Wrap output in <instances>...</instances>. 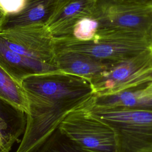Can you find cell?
Wrapping results in <instances>:
<instances>
[{
  "label": "cell",
  "mask_w": 152,
  "mask_h": 152,
  "mask_svg": "<svg viewBox=\"0 0 152 152\" xmlns=\"http://www.w3.org/2000/svg\"><path fill=\"white\" fill-rule=\"evenodd\" d=\"M90 102L87 108L113 131L116 152H152V111L98 107Z\"/></svg>",
  "instance_id": "1"
},
{
  "label": "cell",
  "mask_w": 152,
  "mask_h": 152,
  "mask_svg": "<svg viewBox=\"0 0 152 152\" xmlns=\"http://www.w3.org/2000/svg\"><path fill=\"white\" fill-rule=\"evenodd\" d=\"M58 128L84 152H116L113 131L86 104L70 112Z\"/></svg>",
  "instance_id": "4"
},
{
  "label": "cell",
  "mask_w": 152,
  "mask_h": 152,
  "mask_svg": "<svg viewBox=\"0 0 152 152\" xmlns=\"http://www.w3.org/2000/svg\"><path fill=\"white\" fill-rule=\"evenodd\" d=\"M0 37L14 52L58 67L55 61L53 38L46 30L45 25L36 24L2 30H0Z\"/></svg>",
  "instance_id": "6"
},
{
  "label": "cell",
  "mask_w": 152,
  "mask_h": 152,
  "mask_svg": "<svg viewBox=\"0 0 152 152\" xmlns=\"http://www.w3.org/2000/svg\"><path fill=\"white\" fill-rule=\"evenodd\" d=\"M0 68L21 84L28 75L59 71L56 66L22 56L10 49L0 37Z\"/></svg>",
  "instance_id": "8"
},
{
  "label": "cell",
  "mask_w": 152,
  "mask_h": 152,
  "mask_svg": "<svg viewBox=\"0 0 152 152\" xmlns=\"http://www.w3.org/2000/svg\"><path fill=\"white\" fill-rule=\"evenodd\" d=\"M91 17L98 23L96 34H115L151 40L150 5L98 0Z\"/></svg>",
  "instance_id": "2"
},
{
  "label": "cell",
  "mask_w": 152,
  "mask_h": 152,
  "mask_svg": "<svg viewBox=\"0 0 152 152\" xmlns=\"http://www.w3.org/2000/svg\"><path fill=\"white\" fill-rule=\"evenodd\" d=\"M151 8V11H152V4L150 5ZM150 49L152 50V33H151V40H150Z\"/></svg>",
  "instance_id": "19"
},
{
  "label": "cell",
  "mask_w": 152,
  "mask_h": 152,
  "mask_svg": "<svg viewBox=\"0 0 152 152\" xmlns=\"http://www.w3.org/2000/svg\"><path fill=\"white\" fill-rule=\"evenodd\" d=\"M23 125L14 124V117L10 118L0 111V152H10L11 147L23 131Z\"/></svg>",
  "instance_id": "13"
},
{
  "label": "cell",
  "mask_w": 152,
  "mask_h": 152,
  "mask_svg": "<svg viewBox=\"0 0 152 152\" xmlns=\"http://www.w3.org/2000/svg\"><path fill=\"white\" fill-rule=\"evenodd\" d=\"M7 15V12L3 10V8L0 5V30L3 25V23L5 20V18Z\"/></svg>",
  "instance_id": "18"
},
{
  "label": "cell",
  "mask_w": 152,
  "mask_h": 152,
  "mask_svg": "<svg viewBox=\"0 0 152 152\" xmlns=\"http://www.w3.org/2000/svg\"><path fill=\"white\" fill-rule=\"evenodd\" d=\"M97 28L98 23L96 20L92 17H86L75 25L72 37L81 41L90 40L96 35Z\"/></svg>",
  "instance_id": "15"
},
{
  "label": "cell",
  "mask_w": 152,
  "mask_h": 152,
  "mask_svg": "<svg viewBox=\"0 0 152 152\" xmlns=\"http://www.w3.org/2000/svg\"><path fill=\"white\" fill-rule=\"evenodd\" d=\"M95 96H110L152 81L150 48L119 62L90 80Z\"/></svg>",
  "instance_id": "5"
},
{
  "label": "cell",
  "mask_w": 152,
  "mask_h": 152,
  "mask_svg": "<svg viewBox=\"0 0 152 152\" xmlns=\"http://www.w3.org/2000/svg\"><path fill=\"white\" fill-rule=\"evenodd\" d=\"M98 0H57L45 24L53 38L72 37L75 25L81 19L91 17Z\"/></svg>",
  "instance_id": "7"
},
{
  "label": "cell",
  "mask_w": 152,
  "mask_h": 152,
  "mask_svg": "<svg viewBox=\"0 0 152 152\" xmlns=\"http://www.w3.org/2000/svg\"><path fill=\"white\" fill-rule=\"evenodd\" d=\"M56 64L61 71L90 80L113 65L74 51L54 48Z\"/></svg>",
  "instance_id": "9"
},
{
  "label": "cell",
  "mask_w": 152,
  "mask_h": 152,
  "mask_svg": "<svg viewBox=\"0 0 152 152\" xmlns=\"http://www.w3.org/2000/svg\"><path fill=\"white\" fill-rule=\"evenodd\" d=\"M57 0H26L23 8L18 12L7 14L2 30L33 24L45 25L50 17Z\"/></svg>",
  "instance_id": "11"
},
{
  "label": "cell",
  "mask_w": 152,
  "mask_h": 152,
  "mask_svg": "<svg viewBox=\"0 0 152 152\" xmlns=\"http://www.w3.org/2000/svg\"><path fill=\"white\" fill-rule=\"evenodd\" d=\"M90 103L98 107H121L152 111V81L113 95L94 96Z\"/></svg>",
  "instance_id": "10"
},
{
  "label": "cell",
  "mask_w": 152,
  "mask_h": 152,
  "mask_svg": "<svg viewBox=\"0 0 152 152\" xmlns=\"http://www.w3.org/2000/svg\"><path fill=\"white\" fill-rule=\"evenodd\" d=\"M113 1L143 4V5H150L152 4V0H113Z\"/></svg>",
  "instance_id": "17"
},
{
  "label": "cell",
  "mask_w": 152,
  "mask_h": 152,
  "mask_svg": "<svg viewBox=\"0 0 152 152\" xmlns=\"http://www.w3.org/2000/svg\"><path fill=\"white\" fill-rule=\"evenodd\" d=\"M26 0H0V5L7 14H15L24 7Z\"/></svg>",
  "instance_id": "16"
},
{
  "label": "cell",
  "mask_w": 152,
  "mask_h": 152,
  "mask_svg": "<svg viewBox=\"0 0 152 152\" xmlns=\"http://www.w3.org/2000/svg\"><path fill=\"white\" fill-rule=\"evenodd\" d=\"M54 48L74 51L115 65L150 48L145 38L115 34H96L90 40L73 37L53 38Z\"/></svg>",
  "instance_id": "3"
},
{
  "label": "cell",
  "mask_w": 152,
  "mask_h": 152,
  "mask_svg": "<svg viewBox=\"0 0 152 152\" xmlns=\"http://www.w3.org/2000/svg\"><path fill=\"white\" fill-rule=\"evenodd\" d=\"M0 101L26 114L28 104L24 91L20 83L0 68Z\"/></svg>",
  "instance_id": "12"
},
{
  "label": "cell",
  "mask_w": 152,
  "mask_h": 152,
  "mask_svg": "<svg viewBox=\"0 0 152 152\" xmlns=\"http://www.w3.org/2000/svg\"><path fill=\"white\" fill-rule=\"evenodd\" d=\"M36 152H84L57 128Z\"/></svg>",
  "instance_id": "14"
}]
</instances>
